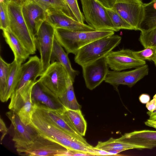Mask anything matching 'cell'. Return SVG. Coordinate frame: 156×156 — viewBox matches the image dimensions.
<instances>
[{"label":"cell","instance_id":"obj_1","mask_svg":"<svg viewBox=\"0 0 156 156\" xmlns=\"http://www.w3.org/2000/svg\"><path fill=\"white\" fill-rule=\"evenodd\" d=\"M111 30L75 31L55 28V37L68 54L75 55L82 47L98 39L112 36Z\"/></svg>","mask_w":156,"mask_h":156},{"label":"cell","instance_id":"obj_2","mask_svg":"<svg viewBox=\"0 0 156 156\" xmlns=\"http://www.w3.org/2000/svg\"><path fill=\"white\" fill-rule=\"evenodd\" d=\"M121 39L120 36L113 35L92 41L78 51L74 61L82 67L105 57L120 44Z\"/></svg>","mask_w":156,"mask_h":156},{"label":"cell","instance_id":"obj_3","mask_svg":"<svg viewBox=\"0 0 156 156\" xmlns=\"http://www.w3.org/2000/svg\"><path fill=\"white\" fill-rule=\"evenodd\" d=\"M7 3L9 30L18 38L30 55L35 54L37 48L36 37L31 34L25 22L22 6L11 2Z\"/></svg>","mask_w":156,"mask_h":156},{"label":"cell","instance_id":"obj_4","mask_svg":"<svg viewBox=\"0 0 156 156\" xmlns=\"http://www.w3.org/2000/svg\"><path fill=\"white\" fill-rule=\"evenodd\" d=\"M29 125L41 136L61 144L67 149H70L71 142L75 138L58 127L38 108L33 114Z\"/></svg>","mask_w":156,"mask_h":156},{"label":"cell","instance_id":"obj_5","mask_svg":"<svg viewBox=\"0 0 156 156\" xmlns=\"http://www.w3.org/2000/svg\"><path fill=\"white\" fill-rule=\"evenodd\" d=\"M36 81H28L20 89L13 92L8 106L9 109L16 114L22 122L27 125L30 123L32 115L37 108L31 98L32 90Z\"/></svg>","mask_w":156,"mask_h":156},{"label":"cell","instance_id":"obj_6","mask_svg":"<svg viewBox=\"0 0 156 156\" xmlns=\"http://www.w3.org/2000/svg\"><path fill=\"white\" fill-rule=\"evenodd\" d=\"M85 20L97 31H118L113 26L106 8L96 0H80Z\"/></svg>","mask_w":156,"mask_h":156},{"label":"cell","instance_id":"obj_7","mask_svg":"<svg viewBox=\"0 0 156 156\" xmlns=\"http://www.w3.org/2000/svg\"><path fill=\"white\" fill-rule=\"evenodd\" d=\"M69 76L64 67L57 62L51 63L38 80L59 98L65 92Z\"/></svg>","mask_w":156,"mask_h":156},{"label":"cell","instance_id":"obj_8","mask_svg":"<svg viewBox=\"0 0 156 156\" xmlns=\"http://www.w3.org/2000/svg\"><path fill=\"white\" fill-rule=\"evenodd\" d=\"M67 150L61 144L39 134L32 144L16 149L19 155L29 156H65Z\"/></svg>","mask_w":156,"mask_h":156},{"label":"cell","instance_id":"obj_9","mask_svg":"<svg viewBox=\"0 0 156 156\" xmlns=\"http://www.w3.org/2000/svg\"><path fill=\"white\" fill-rule=\"evenodd\" d=\"M55 28L46 20L41 26L36 37V46L40 53L42 73L51 64V56Z\"/></svg>","mask_w":156,"mask_h":156},{"label":"cell","instance_id":"obj_10","mask_svg":"<svg viewBox=\"0 0 156 156\" xmlns=\"http://www.w3.org/2000/svg\"><path fill=\"white\" fill-rule=\"evenodd\" d=\"M6 115L10 121L13 129L12 140L16 149L21 148L32 144L39 135L36 130L29 125H25L17 115L10 110Z\"/></svg>","mask_w":156,"mask_h":156},{"label":"cell","instance_id":"obj_11","mask_svg":"<svg viewBox=\"0 0 156 156\" xmlns=\"http://www.w3.org/2000/svg\"><path fill=\"white\" fill-rule=\"evenodd\" d=\"M133 51L127 49L111 51L105 57L109 68L113 71H121L146 64L145 61L135 56Z\"/></svg>","mask_w":156,"mask_h":156},{"label":"cell","instance_id":"obj_12","mask_svg":"<svg viewBox=\"0 0 156 156\" xmlns=\"http://www.w3.org/2000/svg\"><path fill=\"white\" fill-rule=\"evenodd\" d=\"M149 70L148 65L145 64L129 71L109 70L105 81L112 85L116 90L120 85H126L131 87L147 75Z\"/></svg>","mask_w":156,"mask_h":156},{"label":"cell","instance_id":"obj_13","mask_svg":"<svg viewBox=\"0 0 156 156\" xmlns=\"http://www.w3.org/2000/svg\"><path fill=\"white\" fill-rule=\"evenodd\" d=\"M31 98L37 108L53 110L64 109L59 98L49 90L38 80L32 87Z\"/></svg>","mask_w":156,"mask_h":156},{"label":"cell","instance_id":"obj_14","mask_svg":"<svg viewBox=\"0 0 156 156\" xmlns=\"http://www.w3.org/2000/svg\"><path fill=\"white\" fill-rule=\"evenodd\" d=\"M86 87L92 90L105 81L109 70L105 57L82 67Z\"/></svg>","mask_w":156,"mask_h":156},{"label":"cell","instance_id":"obj_15","mask_svg":"<svg viewBox=\"0 0 156 156\" xmlns=\"http://www.w3.org/2000/svg\"><path fill=\"white\" fill-rule=\"evenodd\" d=\"M144 3L122 1L116 3L112 8L135 30H139L144 16Z\"/></svg>","mask_w":156,"mask_h":156},{"label":"cell","instance_id":"obj_16","mask_svg":"<svg viewBox=\"0 0 156 156\" xmlns=\"http://www.w3.org/2000/svg\"><path fill=\"white\" fill-rule=\"evenodd\" d=\"M45 11L46 20L55 28H61L75 31L95 30L89 25L78 22L62 11L55 10Z\"/></svg>","mask_w":156,"mask_h":156},{"label":"cell","instance_id":"obj_17","mask_svg":"<svg viewBox=\"0 0 156 156\" xmlns=\"http://www.w3.org/2000/svg\"><path fill=\"white\" fill-rule=\"evenodd\" d=\"M22 10L28 28L36 37L41 26L46 20L45 10L34 1L23 5Z\"/></svg>","mask_w":156,"mask_h":156},{"label":"cell","instance_id":"obj_18","mask_svg":"<svg viewBox=\"0 0 156 156\" xmlns=\"http://www.w3.org/2000/svg\"><path fill=\"white\" fill-rule=\"evenodd\" d=\"M42 73L40 58L37 55L30 57L21 66L17 83L13 92L20 89L28 81H36L37 78Z\"/></svg>","mask_w":156,"mask_h":156},{"label":"cell","instance_id":"obj_19","mask_svg":"<svg viewBox=\"0 0 156 156\" xmlns=\"http://www.w3.org/2000/svg\"><path fill=\"white\" fill-rule=\"evenodd\" d=\"M123 142L152 149L156 147V131L143 130L126 133L119 138Z\"/></svg>","mask_w":156,"mask_h":156},{"label":"cell","instance_id":"obj_20","mask_svg":"<svg viewBox=\"0 0 156 156\" xmlns=\"http://www.w3.org/2000/svg\"><path fill=\"white\" fill-rule=\"evenodd\" d=\"M37 108L58 127L73 137L84 143L88 144L71 125L65 113V108L63 110H53Z\"/></svg>","mask_w":156,"mask_h":156},{"label":"cell","instance_id":"obj_21","mask_svg":"<svg viewBox=\"0 0 156 156\" xmlns=\"http://www.w3.org/2000/svg\"><path fill=\"white\" fill-rule=\"evenodd\" d=\"M63 47L58 43L55 37L51 56V63L57 62L60 63L65 69L72 82L73 83L76 77L79 72L72 67L68 54L64 50Z\"/></svg>","mask_w":156,"mask_h":156},{"label":"cell","instance_id":"obj_22","mask_svg":"<svg viewBox=\"0 0 156 156\" xmlns=\"http://www.w3.org/2000/svg\"><path fill=\"white\" fill-rule=\"evenodd\" d=\"M2 31L5 40L13 53L14 60L18 63L22 64L30 54L21 42L9 29Z\"/></svg>","mask_w":156,"mask_h":156},{"label":"cell","instance_id":"obj_23","mask_svg":"<svg viewBox=\"0 0 156 156\" xmlns=\"http://www.w3.org/2000/svg\"><path fill=\"white\" fill-rule=\"evenodd\" d=\"M95 147L111 153L113 155H116L120 152L128 150L145 149L142 146L122 141L119 138L115 139L112 137L105 141H99Z\"/></svg>","mask_w":156,"mask_h":156},{"label":"cell","instance_id":"obj_24","mask_svg":"<svg viewBox=\"0 0 156 156\" xmlns=\"http://www.w3.org/2000/svg\"><path fill=\"white\" fill-rule=\"evenodd\" d=\"M144 16L139 30L147 31L156 27V0L144 3Z\"/></svg>","mask_w":156,"mask_h":156},{"label":"cell","instance_id":"obj_25","mask_svg":"<svg viewBox=\"0 0 156 156\" xmlns=\"http://www.w3.org/2000/svg\"><path fill=\"white\" fill-rule=\"evenodd\" d=\"M65 112L73 128L81 135L84 136L87 123L80 109L74 110L66 108Z\"/></svg>","mask_w":156,"mask_h":156},{"label":"cell","instance_id":"obj_26","mask_svg":"<svg viewBox=\"0 0 156 156\" xmlns=\"http://www.w3.org/2000/svg\"><path fill=\"white\" fill-rule=\"evenodd\" d=\"M22 64L14 60L11 63L10 73L8 79L4 102L10 98L17 83L20 68Z\"/></svg>","mask_w":156,"mask_h":156},{"label":"cell","instance_id":"obj_27","mask_svg":"<svg viewBox=\"0 0 156 156\" xmlns=\"http://www.w3.org/2000/svg\"><path fill=\"white\" fill-rule=\"evenodd\" d=\"M34 1L45 11L48 10L60 11L76 20L65 0H34Z\"/></svg>","mask_w":156,"mask_h":156},{"label":"cell","instance_id":"obj_28","mask_svg":"<svg viewBox=\"0 0 156 156\" xmlns=\"http://www.w3.org/2000/svg\"><path fill=\"white\" fill-rule=\"evenodd\" d=\"M73 83L69 78L65 92L59 98L65 108L74 110L80 109L81 106L78 103L75 97Z\"/></svg>","mask_w":156,"mask_h":156},{"label":"cell","instance_id":"obj_29","mask_svg":"<svg viewBox=\"0 0 156 156\" xmlns=\"http://www.w3.org/2000/svg\"><path fill=\"white\" fill-rule=\"evenodd\" d=\"M11 68V63L6 62L0 57V99L4 102L7 82Z\"/></svg>","mask_w":156,"mask_h":156},{"label":"cell","instance_id":"obj_30","mask_svg":"<svg viewBox=\"0 0 156 156\" xmlns=\"http://www.w3.org/2000/svg\"><path fill=\"white\" fill-rule=\"evenodd\" d=\"M113 26L119 31L121 29L134 30V29L112 8H106Z\"/></svg>","mask_w":156,"mask_h":156},{"label":"cell","instance_id":"obj_31","mask_svg":"<svg viewBox=\"0 0 156 156\" xmlns=\"http://www.w3.org/2000/svg\"><path fill=\"white\" fill-rule=\"evenodd\" d=\"M69 149L87 153L91 156L99 155L98 149L75 138L71 142Z\"/></svg>","mask_w":156,"mask_h":156},{"label":"cell","instance_id":"obj_32","mask_svg":"<svg viewBox=\"0 0 156 156\" xmlns=\"http://www.w3.org/2000/svg\"><path fill=\"white\" fill-rule=\"evenodd\" d=\"M139 40L144 48H156V27L147 31H141Z\"/></svg>","mask_w":156,"mask_h":156},{"label":"cell","instance_id":"obj_33","mask_svg":"<svg viewBox=\"0 0 156 156\" xmlns=\"http://www.w3.org/2000/svg\"><path fill=\"white\" fill-rule=\"evenodd\" d=\"M9 25L7 4L0 3V28L2 30H9Z\"/></svg>","mask_w":156,"mask_h":156},{"label":"cell","instance_id":"obj_34","mask_svg":"<svg viewBox=\"0 0 156 156\" xmlns=\"http://www.w3.org/2000/svg\"><path fill=\"white\" fill-rule=\"evenodd\" d=\"M133 54L138 58L145 61L154 60L156 54V48L148 47L138 51H133Z\"/></svg>","mask_w":156,"mask_h":156},{"label":"cell","instance_id":"obj_35","mask_svg":"<svg viewBox=\"0 0 156 156\" xmlns=\"http://www.w3.org/2000/svg\"><path fill=\"white\" fill-rule=\"evenodd\" d=\"M66 3L73 16L78 22L84 23L83 15L81 12L77 0H65Z\"/></svg>","mask_w":156,"mask_h":156},{"label":"cell","instance_id":"obj_36","mask_svg":"<svg viewBox=\"0 0 156 156\" xmlns=\"http://www.w3.org/2000/svg\"><path fill=\"white\" fill-rule=\"evenodd\" d=\"M105 8H112L114 4L119 2L126 1L143 3L142 0H96Z\"/></svg>","mask_w":156,"mask_h":156},{"label":"cell","instance_id":"obj_37","mask_svg":"<svg viewBox=\"0 0 156 156\" xmlns=\"http://www.w3.org/2000/svg\"><path fill=\"white\" fill-rule=\"evenodd\" d=\"M0 131L1 134L0 141L1 143H2V141L4 137L8 133V129L1 117H0Z\"/></svg>","mask_w":156,"mask_h":156},{"label":"cell","instance_id":"obj_38","mask_svg":"<svg viewBox=\"0 0 156 156\" xmlns=\"http://www.w3.org/2000/svg\"><path fill=\"white\" fill-rule=\"evenodd\" d=\"M146 107L150 112H152L156 110V94L153 99L146 104Z\"/></svg>","mask_w":156,"mask_h":156},{"label":"cell","instance_id":"obj_39","mask_svg":"<svg viewBox=\"0 0 156 156\" xmlns=\"http://www.w3.org/2000/svg\"><path fill=\"white\" fill-rule=\"evenodd\" d=\"M139 98L141 103L143 104H146L150 101V97L147 94H143L140 96Z\"/></svg>","mask_w":156,"mask_h":156},{"label":"cell","instance_id":"obj_40","mask_svg":"<svg viewBox=\"0 0 156 156\" xmlns=\"http://www.w3.org/2000/svg\"><path fill=\"white\" fill-rule=\"evenodd\" d=\"M144 124L146 126L156 129V118H149L145 122Z\"/></svg>","mask_w":156,"mask_h":156},{"label":"cell","instance_id":"obj_41","mask_svg":"<svg viewBox=\"0 0 156 156\" xmlns=\"http://www.w3.org/2000/svg\"><path fill=\"white\" fill-rule=\"evenodd\" d=\"M33 1L34 0H5V2H13L22 6L26 3Z\"/></svg>","mask_w":156,"mask_h":156},{"label":"cell","instance_id":"obj_42","mask_svg":"<svg viewBox=\"0 0 156 156\" xmlns=\"http://www.w3.org/2000/svg\"><path fill=\"white\" fill-rule=\"evenodd\" d=\"M147 114L150 117L156 116V110L152 112H150L148 111L147 112Z\"/></svg>","mask_w":156,"mask_h":156},{"label":"cell","instance_id":"obj_43","mask_svg":"<svg viewBox=\"0 0 156 156\" xmlns=\"http://www.w3.org/2000/svg\"><path fill=\"white\" fill-rule=\"evenodd\" d=\"M153 62H154V64H155V66H156V55L155 56V57L154 58V60L153 61Z\"/></svg>","mask_w":156,"mask_h":156},{"label":"cell","instance_id":"obj_44","mask_svg":"<svg viewBox=\"0 0 156 156\" xmlns=\"http://www.w3.org/2000/svg\"><path fill=\"white\" fill-rule=\"evenodd\" d=\"M5 0H0V3L5 2Z\"/></svg>","mask_w":156,"mask_h":156},{"label":"cell","instance_id":"obj_45","mask_svg":"<svg viewBox=\"0 0 156 156\" xmlns=\"http://www.w3.org/2000/svg\"><path fill=\"white\" fill-rule=\"evenodd\" d=\"M149 118H156V116L153 117H149Z\"/></svg>","mask_w":156,"mask_h":156}]
</instances>
